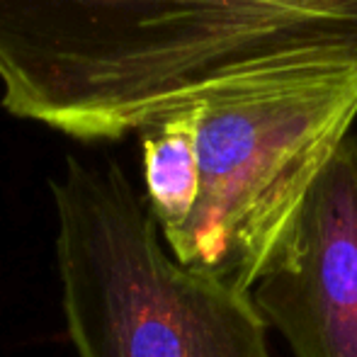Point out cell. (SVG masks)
Here are the masks:
<instances>
[{
	"label": "cell",
	"instance_id": "obj_2",
	"mask_svg": "<svg viewBox=\"0 0 357 357\" xmlns=\"http://www.w3.org/2000/svg\"><path fill=\"white\" fill-rule=\"evenodd\" d=\"M357 119V73L306 75L202 102L199 197L163 241L175 260L250 291Z\"/></svg>",
	"mask_w": 357,
	"mask_h": 357
},
{
	"label": "cell",
	"instance_id": "obj_1",
	"mask_svg": "<svg viewBox=\"0 0 357 357\" xmlns=\"http://www.w3.org/2000/svg\"><path fill=\"white\" fill-rule=\"evenodd\" d=\"M49 188L78 357H270V326L250 291L178 263L117 160L66 155Z\"/></svg>",
	"mask_w": 357,
	"mask_h": 357
},
{
	"label": "cell",
	"instance_id": "obj_4",
	"mask_svg": "<svg viewBox=\"0 0 357 357\" xmlns=\"http://www.w3.org/2000/svg\"><path fill=\"white\" fill-rule=\"evenodd\" d=\"M199 114L202 105H195L139 132L144 197L163 236L190 219L199 197Z\"/></svg>",
	"mask_w": 357,
	"mask_h": 357
},
{
	"label": "cell",
	"instance_id": "obj_3",
	"mask_svg": "<svg viewBox=\"0 0 357 357\" xmlns=\"http://www.w3.org/2000/svg\"><path fill=\"white\" fill-rule=\"evenodd\" d=\"M291 357H357V134L338 146L250 289Z\"/></svg>",
	"mask_w": 357,
	"mask_h": 357
}]
</instances>
